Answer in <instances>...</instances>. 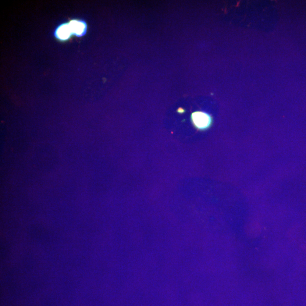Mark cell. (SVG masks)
I'll list each match as a JSON object with an SVG mask.
<instances>
[{"label": "cell", "mask_w": 306, "mask_h": 306, "mask_svg": "<svg viewBox=\"0 0 306 306\" xmlns=\"http://www.w3.org/2000/svg\"><path fill=\"white\" fill-rule=\"evenodd\" d=\"M184 112V110L181 108H180L178 109V112L179 113H183Z\"/></svg>", "instance_id": "obj_4"}, {"label": "cell", "mask_w": 306, "mask_h": 306, "mask_svg": "<svg viewBox=\"0 0 306 306\" xmlns=\"http://www.w3.org/2000/svg\"><path fill=\"white\" fill-rule=\"evenodd\" d=\"M304 248L306 251V244L304 245Z\"/></svg>", "instance_id": "obj_5"}, {"label": "cell", "mask_w": 306, "mask_h": 306, "mask_svg": "<svg viewBox=\"0 0 306 306\" xmlns=\"http://www.w3.org/2000/svg\"><path fill=\"white\" fill-rule=\"evenodd\" d=\"M194 126L200 131L209 129L212 124V117L208 113L202 111H196L191 116Z\"/></svg>", "instance_id": "obj_1"}, {"label": "cell", "mask_w": 306, "mask_h": 306, "mask_svg": "<svg viewBox=\"0 0 306 306\" xmlns=\"http://www.w3.org/2000/svg\"><path fill=\"white\" fill-rule=\"evenodd\" d=\"M69 23L73 36L81 38L87 34V23L85 20L74 19L69 21Z\"/></svg>", "instance_id": "obj_3"}, {"label": "cell", "mask_w": 306, "mask_h": 306, "mask_svg": "<svg viewBox=\"0 0 306 306\" xmlns=\"http://www.w3.org/2000/svg\"><path fill=\"white\" fill-rule=\"evenodd\" d=\"M53 36L60 42L69 41L73 36L69 22L59 24L53 31Z\"/></svg>", "instance_id": "obj_2"}]
</instances>
